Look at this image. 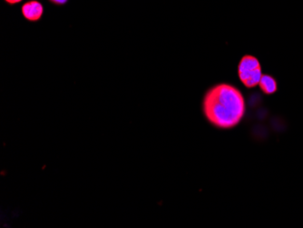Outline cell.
Here are the masks:
<instances>
[{"label":"cell","mask_w":303,"mask_h":228,"mask_svg":"<svg viewBox=\"0 0 303 228\" xmlns=\"http://www.w3.org/2000/svg\"><path fill=\"white\" fill-rule=\"evenodd\" d=\"M245 109L241 92L226 83L211 87L202 99V113L206 120L220 129H230L239 125Z\"/></svg>","instance_id":"6da1fadb"},{"label":"cell","mask_w":303,"mask_h":228,"mask_svg":"<svg viewBox=\"0 0 303 228\" xmlns=\"http://www.w3.org/2000/svg\"><path fill=\"white\" fill-rule=\"evenodd\" d=\"M238 75L241 83L247 88H252L259 85L263 76L261 64L257 58L246 55L240 59L238 66Z\"/></svg>","instance_id":"7a4b0ae2"},{"label":"cell","mask_w":303,"mask_h":228,"mask_svg":"<svg viewBox=\"0 0 303 228\" xmlns=\"http://www.w3.org/2000/svg\"><path fill=\"white\" fill-rule=\"evenodd\" d=\"M44 8L37 1H30L22 6V13L26 19L29 21H37L43 16Z\"/></svg>","instance_id":"3957f363"},{"label":"cell","mask_w":303,"mask_h":228,"mask_svg":"<svg viewBox=\"0 0 303 228\" xmlns=\"http://www.w3.org/2000/svg\"><path fill=\"white\" fill-rule=\"evenodd\" d=\"M260 88L266 95H271L277 91V83L276 80L269 75H263L261 81L259 83Z\"/></svg>","instance_id":"277c9868"},{"label":"cell","mask_w":303,"mask_h":228,"mask_svg":"<svg viewBox=\"0 0 303 228\" xmlns=\"http://www.w3.org/2000/svg\"><path fill=\"white\" fill-rule=\"evenodd\" d=\"M51 2L53 3H55V4H58V5H62V4H65V3H67V0H50Z\"/></svg>","instance_id":"5b68a950"},{"label":"cell","mask_w":303,"mask_h":228,"mask_svg":"<svg viewBox=\"0 0 303 228\" xmlns=\"http://www.w3.org/2000/svg\"><path fill=\"white\" fill-rule=\"evenodd\" d=\"M5 1L7 2V3H9V4H17V3H19L22 0H5Z\"/></svg>","instance_id":"8992f818"}]
</instances>
